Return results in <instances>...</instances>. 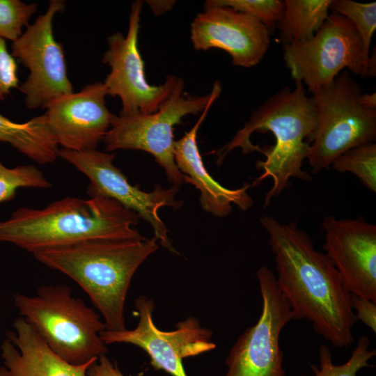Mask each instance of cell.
I'll list each match as a JSON object with an SVG mask.
<instances>
[{"mask_svg": "<svg viewBox=\"0 0 376 376\" xmlns=\"http://www.w3.org/2000/svg\"><path fill=\"white\" fill-rule=\"evenodd\" d=\"M274 256L276 283L288 301L292 320H307L333 346L354 342L358 321L351 294L330 258L315 249L311 237L294 221L281 224L270 215L260 219Z\"/></svg>", "mask_w": 376, "mask_h": 376, "instance_id": "6da1fadb", "label": "cell"}, {"mask_svg": "<svg viewBox=\"0 0 376 376\" xmlns=\"http://www.w3.org/2000/svg\"><path fill=\"white\" fill-rule=\"evenodd\" d=\"M317 123L312 97L307 95L302 82L295 81L293 89L283 88L251 113L244 127L217 151V163L221 164L238 148L245 155L254 151L264 154L265 159L256 164V169L263 173L251 187L267 178L273 180L264 199V207H267L273 198L291 187L290 178L313 180L301 166Z\"/></svg>", "mask_w": 376, "mask_h": 376, "instance_id": "7a4b0ae2", "label": "cell"}, {"mask_svg": "<svg viewBox=\"0 0 376 376\" xmlns=\"http://www.w3.org/2000/svg\"><path fill=\"white\" fill-rule=\"evenodd\" d=\"M65 197L42 209L20 207L0 221V242L33 252L85 240H124L143 237L134 228L139 217L100 195Z\"/></svg>", "mask_w": 376, "mask_h": 376, "instance_id": "3957f363", "label": "cell"}, {"mask_svg": "<svg viewBox=\"0 0 376 376\" xmlns=\"http://www.w3.org/2000/svg\"><path fill=\"white\" fill-rule=\"evenodd\" d=\"M157 240H85L36 251L43 265L75 281L104 318L106 329H125L124 308L139 266L159 248Z\"/></svg>", "mask_w": 376, "mask_h": 376, "instance_id": "277c9868", "label": "cell"}, {"mask_svg": "<svg viewBox=\"0 0 376 376\" xmlns=\"http://www.w3.org/2000/svg\"><path fill=\"white\" fill-rule=\"evenodd\" d=\"M21 318L60 358L73 365L97 359L107 352L100 334L106 325L94 308L75 298L66 285L40 286L36 294L14 295Z\"/></svg>", "mask_w": 376, "mask_h": 376, "instance_id": "5b68a950", "label": "cell"}, {"mask_svg": "<svg viewBox=\"0 0 376 376\" xmlns=\"http://www.w3.org/2000/svg\"><path fill=\"white\" fill-rule=\"evenodd\" d=\"M362 93L345 70L312 94L318 123L306 159L313 173L328 169L336 157L350 149L375 143L376 109L361 104Z\"/></svg>", "mask_w": 376, "mask_h": 376, "instance_id": "8992f818", "label": "cell"}, {"mask_svg": "<svg viewBox=\"0 0 376 376\" xmlns=\"http://www.w3.org/2000/svg\"><path fill=\"white\" fill-rule=\"evenodd\" d=\"M180 79L158 109L150 114L114 115L103 142L108 152L137 150L152 155L161 166L173 186L179 187L183 175L175 162L174 126L182 123L187 115H199L210 100L212 91L205 95H193L184 91Z\"/></svg>", "mask_w": 376, "mask_h": 376, "instance_id": "52a82bcc", "label": "cell"}, {"mask_svg": "<svg viewBox=\"0 0 376 376\" xmlns=\"http://www.w3.org/2000/svg\"><path fill=\"white\" fill-rule=\"evenodd\" d=\"M283 58L295 81L312 94L346 69L367 77L368 63L358 32L350 19L332 13L308 40L283 45Z\"/></svg>", "mask_w": 376, "mask_h": 376, "instance_id": "ba28073f", "label": "cell"}, {"mask_svg": "<svg viewBox=\"0 0 376 376\" xmlns=\"http://www.w3.org/2000/svg\"><path fill=\"white\" fill-rule=\"evenodd\" d=\"M263 306L256 323L246 328L231 347L224 376H285L280 335L292 320L290 306L267 267L256 274Z\"/></svg>", "mask_w": 376, "mask_h": 376, "instance_id": "9c48e42d", "label": "cell"}, {"mask_svg": "<svg viewBox=\"0 0 376 376\" xmlns=\"http://www.w3.org/2000/svg\"><path fill=\"white\" fill-rule=\"evenodd\" d=\"M65 3L52 0L44 14L38 16L11 45V54L29 70L26 79L18 88L29 109H45L54 99L73 93L68 78L65 52L53 33V20Z\"/></svg>", "mask_w": 376, "mask_h": 376, "instance_id": "30bf717a", "label": "cell"}, {"mask_svg": "<svg viewBox=\"0 0 376 376\" xmlns=\"http://www.w3.org/2000/svg\"><path fill=\"white\" fill-rule=\"evenodd\" d=\"M142 7L141 0L132 3L126 36L120 32L109 36L108 49L102 56V63L111 68L103 81L107 95L120 98L121 116L156 111L180 79L169 75L159 86L150 85L147 81L138 45Z\"/></svg>", "mask_w": 376, "mask_h": 376, "instance_id": "8fae6325", "label": "cell"}, {"mask_svg": "<svg viewBox=\"0 0 376 376\" xmlns=\"http://www.w3.org/2000/svg\"><path fill=\"white\" fill-rule=\"evenodd\" d=\"M58 157L88 178L90 196L100 195L111 198L134 211L139 218L151 225L155 237L163 247L177 253L169 240L167 228L159 215V210L163 207L178 209L182 205V201L175 199L178 187L173 186L164 189L156 185L152 191H143L131 185L122 171L113 164V153L101 152L96 148L81 151L61 148Z\"/></svg>", "mask_w": 376, "mask_h": 376, "instance_id": "7c38bea8", "label": "cell"}, {"mask_svg": "<svg viewBox=\"0 0 376 376\" xmlns=\"http://www.w3.org/2000/svg\"><path fill=\"white\" fill-rule=\"evenodd\" d=\"M139 315L137 326L131 330L110 331L105 329L100 338L106 344L130 343L143 350L150 357V364L171 376H188L182 360L214 350L216 345L211 340L212 331L203 327L194 317L179 322L171 331L159 329L152 320L154 301L146 296L135 300Z\"/></svg>", "mask_w": 376, "mask_h": 376, "instance_id": "4fadbf2b", "label": "cell"}, {"mask_svg": "<svg viewBox=\"0 0 376 376\" xmlns=\"http://www.w3.org/2000/svg\"><path fill=\"white\" fill-rule=\"evenodd\" d=\"M191 40L196 50H224L234 65L249 68L264 57L270 33L263 23L245 13L205 3L204 10L191 24Z\"/></svg>", "mask_w": 376, "mask_h": 376, "instance_id": "5bb4252c", "label": "cell"}, {"mask_svg": "<svg viewBox=\"0 0 376 376\" xmlns=\"http://www.w3.org/2000/svg\"><path fill=\"white\" fill-rule=\"evenodd\" d=\"M323 249L350 294L376 303V226L361 217H324Z\"/></svg>", "mask_w": 376, "mask_h": 376, "instance_id": "9a60e30c", "label": "cell"}, {"mask_svg": "<svg viewBox=\"0 0 376 376\" xmlns=\"http://www.w3.org/2000/svg\"><path fill=\"white\" fill-rule=\"evenodd\" d=\"M107 95L103 82H95L57 97L45 107L48 127L58 146L75 151L97 148L114 116L107 107Z\"/></svg>", "mask_w": 376, "mask_h": 376, "instance_id": "2e32d148", "label": "cell"}, {"mask_svg": "<svg viewBox=\"0 0 376 376\" xmlns=\"http://www.w3.org/2000/svg\"><path fill=\"white\" fill-rule=\"evenodd\" d=\"M212 95L192 128L175 141L173 155L176 166L183 175L184 181L194 185L200 191L203 209L217 217H224L232 210V204L241 210L251 208L253 200L247 193L251 185L245 184L238 189H228L216 181L206 169L197 145V133L201 123L214 101L221 93V85L215 81Z\"/></svg>", "mask_w": 376, "mask_h": 376, "instance_id": "e0dca14e", "label": "cell"}, {"mask_svg": "<svg viewBox=\"0 0 376 376\" xmlns=\"http://www.w3.org/2000/svg\"><path fill=\"white\" fill-rule=\"evenodd\" d=\"M1 345L4 366L0 376H87L97 359L82 365L70 364L56 355L22 318L13 322Z\"/></svg>", "mask_w": 376, "mask_h": 376, "instance_id": "ac0fdd59", "label": "cell"}, {"mask_svg": "<svg viewBox=\"0 0 376 376\" xmlns=\"http://www.w3.org/2000/svg\"><path fill=\"white\" fill-rule=\"evenodd\" d=\"M0 141L40 164L52 163L56 157L58 144L52 135L45 114L18 123L0 113Z\"/></svg>", "mask_w": 376, "mask_h": 376, "instance_id": "d6986e66", "label": "cell"}, {"mask_svg": "<svg viewBox=\"0 0 376 376\" xmlns=\"http://www.w3.org/2000/svg\"><path fill=\"white\" fill-rule=\"evenodd\" d=\"M331 0H285L279 24V41L284 45L311 39L327 17Z\"/></svg>", "mask_w": 376, "mask_h": 376, "instance_id": "ffe728a7", "label": "cell"}, {"mask_svg": "<svg viewBox=\"0 0 376 376\" xmlns=\"http://www.w3.org/2000/svg\"><path fill=\"white\" fill-rule=\"evenodd\" d=\"M370 344L367 336H361L348 360L341 365L334 364L330 349L325 345H321L318 350L320 365L310 363L311 370L314 376H357L361 369L374 367L369 363V360L376 355V351L369 349Z\"/></svg>", "mask_w": 376, "mask_h": 376, "instance_id": "44dd1931", "label": "cell"}, {"mask_svg": "<svg viewBox=\"0 0 376 376\" xmlns=\"http://www.w3.org/2000/svg\"><path fill=\"white\" fill-rule=\"evenodd\" d=\"M331 165L339 173H352L366 188L376 192L375 143L350 149L336 157Z\"/></svg>", "mask_w": 376, "mask_h": 376, "instance_id": "7402d4cb", "label": "cell"}, {"mask_svg": "<svg viewBox=\"0 0 376 376\" xmlns=\"http://www.w3.org/2000/svg\"><path fill=\"white\" fill-rule=\"evenodd\" d=\"M330 10L345 17L353 24L361 38L364 56L368 65L370 43L376 29V2L331 0Z\"/></svg>", "mask_w": 376, "mask_h": 376, "instance_id": "603a6c76", "label": "cell"}, {"mask_svg": "<svg viewBox=\"0 0 376 376\" xmlns=\"http://www.w3.org/2000/svg\"><path fill=\"white\" fill-rule=\"evenodd\" d=\"M52 184L33 165L5 166L0 161V203L13 199L19 188L48 189Z\"/></svg>", "mask_w": 376, "mask_h": 376, "instance_id": "cb8c5ba5", "label": "cell"}, {"mask_svg": "<svg viewBox=\"0 0 376 376\" xmlns=\"http://www.w3.org/2000/svg\"><path fill=\"white\" fill-rule=\"evenodd\" d=\"M205 3L230 7L263 23L269 31L282 19L284 1L281 0H207Z\"/></svg>", "mask_w": 376, "mask_h": 376, "instance_id": "d4e9b609", "label": "cell"}, {"mask_svg": "<svg viewBox=\"0 0 376 376\" xmlns=\"http://www.w3.org/2000/svg\"><path fill=\"white\" fill-rule=\"evenodd\" d=\"M38 10L36 3L19 0H0V37L12 42L22 34L31 16Z\"/></svg>", "mask_w": 376, "mask_h": 376, "instance_id": "484cf974", "label": "cell"}, {"mask_svg": "<svg viewBox=\"0 0 376 376\" xmlns=\"http://www.w3.org/2000/svg\"><path fill=\"white\" fill-rule=\"evenodd\" d=\"M17 65L7 49L6 40L0 37V100H3L12 89L18 88Z\"/></svg>", "mask_w": 376, "mask_h": 376, "instance_id": "4316f807", "label": "cell"}, {"mask_svg": "<svg viewBox=\"0 0 376 376\" xmlns=\"http://www.w3.org/2000/svg\"><path fill=\"white\" fill-rule=\"evenodd\" d=\"M351 305L357 320L361 321L376 333V303L373 301L351 294Z\"/></svg>", "mask_w": 376, "mask_h": 376, "instance_id": "83f0119b", "label": "cell"}, {"mask_svg": "<svg viewBox=\"0 0 376 376\" xmlns=\"http://www.w3.org/2000/svg\"><path fill=\"white\" fill-rule=\"evenodd\" d=\"M87 376H124L116 363H113L105 354L100 356L88 369Z\"/></svg>", "mask_w": 376, "mask_h": 376, "instance_id": "f1b7e54d", "label": "cell"}, {"mask_svg": "<svg viewBox=\"0 0 376 376\" xmlns=\"http://www.w3.org/2000/svg\"><path fill=\"white\" fill-rule=\"evenodd\" d=\"M146 2L156 15L168 12L175 4V1H147Z\"/></svg>", "mask_w": 376, "mask_h": 376, "instance_id": "f546056e", "label": "cell"}, {"mask_svg": "<svg viewBox=\"0 0 376 376\" xmlns=\"http://www.w3.org/2000/svg\"><path fill=\"white\" fill-rule=\"evenodd\" d=\"M361 104L368 109H376V93H362L361 96Z\"/></svg>", "mask_w": 376, "mask_h": 376, "instance_id": "4dcf8cb0", "label": "cell"}]
</instances>
